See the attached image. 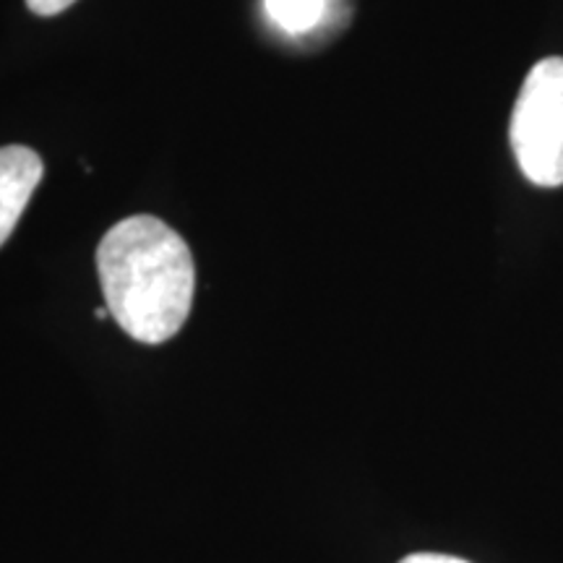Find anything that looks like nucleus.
<instances>
[{
	"mask_svg": "<svg viewBox=\"0 0 563 563\" xmlns=\"http://www.w3.org/2000/svg\"><path fill=\"white\" fill-rule=\"evenodd\" d=\"M399 563H470V561L456 559V555H443V553H412Z\"/></svg>",
	"mask_w": 563,
	"mask_h": 563,
	"instance_id": "obj_6",
	"label": "nucleus"
},
{
	"mask_svg": "<svg viewBox=\"0 0 563 563\" xmlns=\"http://www.w3.org/2000/svg\"><path fill=\"white\" fill-rule=\"evenodd\" d=\"M42 173L45 165L30 146H0V249L16 230L24 209L30 207Z\"/></svg>",
	"mask_w": 563,
	"mask_h": 563,
	"instance_id": "obj_3",
	"label": "nucleus"
},
{
	"mask_svg": "<svg viewBox=\"0 0 563 563\" xmlns=\"http://www.w3.org/2000/svg\"><path fill=\"white\" fill-rule=\"evenodd\" d=\"M509 141L527 180L540 188L563 186V58L540 60L527 74Z\"/></svg>",
	"mask_w": 563,
	"mask_h": 563,
	"instance_id": "obj_2",
	"label": "nucleus"
},
{
	"mask_svg": "<svg viewBox=\"0 0 563 563\" xmlns=\"http://www.w3.org/2000/svg\"><path fill=\"white\" fill-rule=\"evenodd\" d=\"M264 9L282 32L306 34L327 16L329 0H264Z\"/></svg>",
	"mask_w": 563,
	"mask_h": 563,
	"instance_id": "obj_4",
	"label": "nucleus"
},
{
	"mask_svg": "<svg viewBox=\"0 0 563 563\" xmlns=\"http://www.w3.org/2000/svg\"><path fill=\"white\" fill-rule=\"evenodd\" d=\"M76 0H26V5H30L32 13H37V16H58L66 9H70Z\"/></svg>",
	"mask_w": 563,
	"mask_h": 563,
	"instance_id": "obj_5",
	"label": "nucleus"
},
{
	"mask_svg": "<svg viewBox=\"0 0 563 563\" xmlns=\"http://www.w3.org/2000/svg\"><path fill=\"white\" fill-rule=\"evenodd\" d=\"M97 272L110 316L136 342L173 340L188 321L196 292L194 253L157 217L112 224L97 249Z\"/></svg>",
	"mask_w": 563,
	"mask_h": 563,
	"instance_id": "obj_1",
	"label": "nucleus"
}]
</instances>
